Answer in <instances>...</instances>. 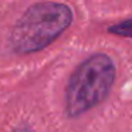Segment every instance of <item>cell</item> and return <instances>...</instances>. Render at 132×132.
Listing matches in <instances>:
<instances>
[{
	"label": "cell",
	"instance_id": "1",
	"mask_svg": "<svg viewBox=\"0 0 132 132\" xmlns=\"http://www.w3.org/2000/svg\"><path fill=\"white\" fill-rule=\"evenodd\" d=\"M72 17V10L64 3L41 2L30 6L12 30L13 51L17 54L41 51L71 26Z\"/></svg>",
	"mask_w": 132,
	"mask_h": 132
},
{
	"label": "cell",
	"instance_id": "2",
	"mask_svg": "<svg viewBox=\"0 0 132 132\" xmlns=\"http://www.w3.org/2000/svg\"><path fill=\"white\" fill-rule=\"evenodd\" d=\"M117 67L108 54L98 53L80 64L65 88V114L70 118L95 108L105 101L114 85Z\"/></svg>",
	"mask_w": 132,
	"mask_h": 132
},
{
	"label": "cell",
	"instance_id": "3",
	"mask_svg": "<svg viewBox=\"0 0 132 132\" xmlns=\"http://www.w3.org/2000/svg\"><path fill=\"white\" fill-rule=\"evenodd\" d=\"M108 31L114 36L132 38V19L119 21V23H117V24H112V26L108 27Z\"/></svg>",
	"mask_w": 132,
	"mask_h": 132
},
{
	"label": "cell",
	"instance_id": "4",
	"mask_svg": "<svg viewBox=\"0 0 132 132\" xmlns=\"http://www.w3.org/2000/svg\"><path fill=\"white\" fill-rule=\"evenodd\" d=\"M13 132H30L27 128H19V129H16V131H13Z\"/></svg>",
	"mask_w": 132,
	"mask_h": 132
}]
</instances>
